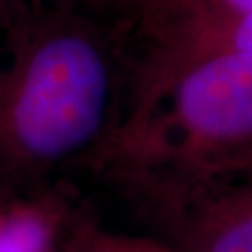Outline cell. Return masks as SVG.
Wrapping results in <instances>:
<instances>
[{"label": "cell", "instance_id": "ba28073f", "mask_svg": "<svg viewBox=\"0 0 252 252\" xmlns=\"http://www.w3.org/2000/svg\"><path fill=\"white\" fill-rule=\"evenodd\" d=\"M23 0H0V15L4 19H15L17 9L21 8Z\"/></svg>", "mask_w": 252, "mask_h": 252}, {"label": "cell", "instance_id": "30bf717a", "mask_svg": "<svg viewBox=\"0 0 252 252\" xmlns=\"http://www.w3.org/2000/svg\"><path fill=\"white\" fill-rule=\"evenodd\" d=\"M235 172H249V174H252V161H251V162H247L245 166H241L239 170H235Z\"/></svg>", "mask_w": 252, "mask_h": 252}, {"label": "cell", "instance_id": "6da1fadb", "mask_svg": "<svg viewBox=\"0 0 252 252\" xmlns=\"http://www.w3.org/2000/svg\"><path fill=\"white\" fill-rule=\"evenodd\" d=\"M105 25L49 8L15 19L0 77V152L25 164L69 157L116 107L118 58Z\"/></svg>", "mask_w": 252, "mask_h": 252}, {"label": "cell", "instance_id": "277c9868", "mask_svg": "<svg viewBox=\"0 0 252 252\" xmlns=\"http://www.w3.org/2000/svg\"><path fill=\"white\" fill-rule=\"evenodd\" d=\"M252 0H136L131 25L148 49L174 45L243 15Z\"/></svg>", "mask_w": 252, "mask_h": 252}, {"label": "cell", "instance_id": "52a82bcc", "mask_svg": "<svg viewBox=\"0 0 252 252\" xmlns=\"http://www.w3.org/2000/svg\"><path fill=\"white\" fill-rule=\"evenodd\" d=\"M49 8L71 11L97 23H131L136 0H47Z\"/></svg>", "mask_w": 252, "mask_h": 252}, {"label": "cell", "instance_id": "8992f818", "mask_svg": "<svg viewBox=\"0 0 252 252\" xmlns=\"http://www.w3.org/2000/svg\"><path fill=\"white\" fill-rule=\"evenodd\" d=\"M49 222L37 211H19L0 224V252H43Z\"/></svg>", "mask_w": 252, "mask_h": 252}, {"label": "cell", "instance_id": "9c48e42d", "mask_svg": "<svg viewBox=\"0 0 252 252\" xmlns=\"http://www.w3.org/2000/svg\"><path fill=\"white\" fill-rule=\"evenodd\" d=\"M133 252H168V251H161V249H153V247H142V249H135Z\"/></svg>", "mask_w": 252, "mask_h": 252}, {"label": "cell", "instance_id": "7a4b0ae2", "mask_svg": "<svg viewBox=\"0 0 252 252\" xmlns=\"http://www.w3.org/2000/svg\"><path fill=\"white\" fill-rule=\"evenodd\" d=\"M116 140L146 166H170L183 187L239 170L252 161V58H142Z\"/></svg>", "mask_w": 252, "mask_h": 252}, {"label": "cell", "instance_id": "5b68a950", "mask_svg": "<svg viewBox=\"0 0 252 252\" xmlns=\"http://www.w3.org/2000/svg\"><path fill=\"white\" fill-rule=\"evenodd\" d=\"M219 54H235V56L252 58V8L224 25H219L207 32L187 37L174 45L148 49L144 60L170 63L204 58V56H219Z\"/></svg>", "mask_w": 252, "mask_h": 252}, {"label": "cell", "instance_id": "3957f363", "mask_svg": "<svg viewBox=\"0 0 252 252\" xmlns=\"http://www.w3.org/2000/svg\"><path fill=\"white\" fill-rule=\"evenodd\" d=\"M192 252H252V174L232 172L185 185Z\"/></svg>", "mask_w": 252, "mask_h": 252}]
</instances>
